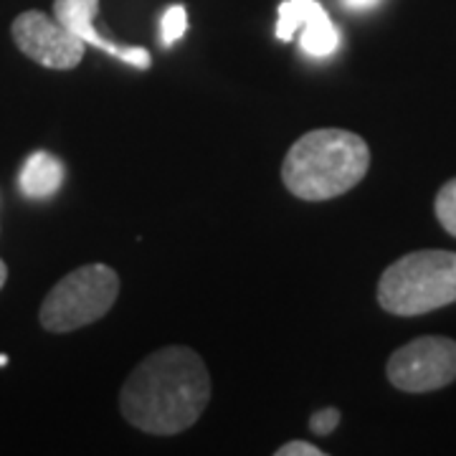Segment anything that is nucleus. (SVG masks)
Instances as JSON below:
<instances>
[{
  "label": "nucleus",
  "instance_id": "nucleus-1",
  "mask_svg": "<svg viewBox=\"0 0 456 456\" xmlns=\"http://www.w3.org/2000/svg\"><path fill=\"white\" fill-rule=\"evenodd\" d=\"M208 401V368L185 345H167L147 355L119 391V411L127 424L152 436H173L191 428Z\"/></svg>",
  "mask_w": 456,
  "mask_h": 456
},
{
  "label": "nucleus",
  "instance_id": "nucleus-2",
  "mask_svg": "<svg viewBox=\"0 0 456 456\" xmlns=\"http://www.w3.org/2000/svg\"><path fill=\"white\" fill-rule=\"evenodd\" d=\"M370 147L350 130L322 127L302 134L281 163V180L292 196L322 203L345 196L365 178Z\"/></svg>",
  "mask_w": 456,
  "mask_h": 456
},
{
  "label": "nucleus",
  "instance_id": "nucleus-3",
  "mask_svg": "<svg viewBox=\"0 0 456 456\" xmlns=\"http://www.w3.org/2000/svg\"><path fill=\"white\" fill-rule=\"evenodd\" d=\"M456 302V251L406 254L383 272L378 305L395 317H419Z\"/></svg>",
  "mask_w": 456,
  "mask_h": 456
},
{
  "label": "nucleus",
  "instance_id": "nucleus-4",
  "mask_svg": "<svg viewBox=\"0 0 456 456\" xmlns=\"http://www.w3.org/2000/svg\"><path fill=\"white\" fill-rule=\"evenodd\" d=\"M119 297V277L107 264H84L46 294L38 320L49 332H74L102 320Z\"/></svg>",
  "mask_w": 456,
  "mask_h": 456
},
{
  "label": "nucleus",
  "instance_id": "nucleus-5",
  "mask_svg": "<svg viewBox=\"0 0 456 456\" xmlns=\"http://www.w3.org/2000/svg\"><path fill=\"white\" fill-rule=\"evenodd\" d=\"M386 375L403 393H431L456 380V340L428 335L398 347L388 358Z\"/></svg>",
  "mask_w": 456,
  "mask_h": 456
},
{
  "label": "nucleus",
  "instance_id": "nucleus-6",
  "mask_svg": "<svg viewBox=\"0 0 456 456\" xmlns=\"http://www.w3.org/2000/svg\"><path fill=\"white\" fill-rule=\"evenodd\" d=\"M13 44L20 53H26L31 61L69 71L82 64L86 44L79 41L74 33L64 28L53 16H46L41 11H26L13 20L11 26Z\"/></svg>",
  "mask_w": 456,
  "mask_h": 456
},
{
  "label": "nucleus",
  "instance_id": "nucleus-7",
  "mask_svg": "<svg viewBox=\"0 0 456 456\" xmlns=\"http://www.w3.org/2000/svg\"><path fill=\"white\" fill-rule=\"evenodd\" d=\"M299 28H302V38H299L302 51L314 59H325L340 46V33L317 0H284L279 5L277 31H274L279 41H292Z\"/></svg>",
  "mask_w": 456,
  "mask_h": 456
},
{
  "label": "nucleus",
  "instance_id": "nucleus-8",
  "mask_svg": "<svg viewBox=\"0 0 456 456\" xmlns=\"http://www.w3.org/2000/svg\"><path fill=\"white\" fill-rule=\"evenodd\" d=\"M99 13V0H53V18L74 33L79 41L94 46L99 51H107L117 56L125 64L137 66V69H150L152 56L142 46H119L117 41L104 38L94 26V18Z\"/></svg>",
  "mask_w": 456,
  "mask_h": 456
},
{
  "label": "nucleus",
  "instance_id": "nucleus-9",
  "mask_svg": "<svg viewBox=\"0 0 456 456\" xmlns=\"http://www.w3.org/2000/svg\"><path fill=\"white\" fill-rule=\"evenodd\" d=\"M64 163L46 150H38L23 165V170L18 175V185H20V193L26 198L46 200V198L59 193V188L64 185Z\"/></svg>",
  "mask_w": 456,
  "mask_h": 456
},
{
  "label": "nucleus",
  "instance_id": "nucleus-10",
  "mask_svg": "<svg viewBox=\"0 0 456 456\" xmlns=\"http://www.w3.org/2000/svg\"><path fill=\"white\" fill-rule=\"evenodd\" d=\"M434 213H436L444 231L452 233L456 239V178L441 185V191L436 193V200H434Z\"/></svg>",
  "mask_w": 456,
  "mask_h": 456
},
{
  "label": "nucleus",
  "instance_id": "nucleus-11",
  "mask_svg": "<svg viewBox=\"0 0 456 456\" xmlns=\"http://www.w3.org/2000/svg\"><path fill=\"white\" fill-rule=\"evenodd\" d=\"M188 31V11L183 5H170L163 13V44L170 46Z\"/></svg>",
  "mask_w": 456,
  "mask_h": 456
},
{
  "label": "nucleus",
  "instance_id": "nucleus-12",
  "mask_svg": "<svg viewBox=\"0 0 456 456\" xmlns=\"http://www.w3.org/2000/svg\"><path fill=\"white\" fill-rule=\"evenodd\" d=\"M340 424V411L332 406L322 408V411H317V413H312L310 419V428L317 434V436H330L335 428Z\"/></svg>",
  "mask_w": 456,
  "mask_h": 456
},
{
  "label": "nucleus",
  "instance_id": "nucleus-13",
  "mask_svg": "<svg viewBox=\"0 0 456 456\" xmlns=\"http://www.w3.org/2000/svg\"><path fill=\"white\" fill-rule=\"evenodd\" d=\"M277 456H322L325 452L320 446H312L310 441H289L284 446H279Z\"/></svg>",
  "mask_w": 456,
  "mask_h": 456
},
{
  "label": "nucleus",
  "instance_id": "nucleus-14",
  "mask_svg": "<svg viewBox=\"0 0 456 456\" xmlns=\"http://www.w3.org/2000/svg\"><path fill=\"white\" fill-rule=\"evenodd\" d=\"M375 0H345L347 8H355V11H362V8H370Z\"/></svg>",
  "mask_w": 456,
  "mask_h": 456
},
{
  "label": "nucleus",
  "instance_id": "nucleus-15",
  "mask_svg": "<svg viewBox=\"0 0 456 456\" xmlns=\"http://www.w3.org/2000/svg\"><path fill=\"white\" fill-rule=\"evenodd\" d=\"M5 279H8V266H5V261L0 259V289L5 287Z\"/></svg>",
  "mask_w": 456,
  "mask_h": 456
}]
</instances>
